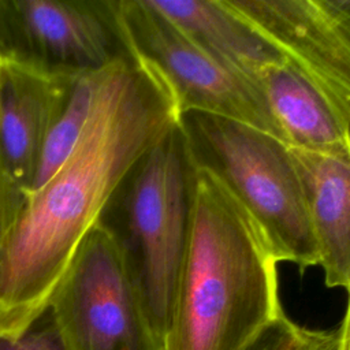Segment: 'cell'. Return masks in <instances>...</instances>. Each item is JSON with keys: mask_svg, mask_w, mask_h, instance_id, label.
Wrapping results in <instances>:
<instances>
[{"mask_svg": "<svg viewBox=\"0 0 350 350\" xmlns=\"http://www.w3.org/2000/svg\"><path fill=\"white\" fill-rule=\"evenodd\" d=\"M179 116L165 83L130 52L104 68L74 149L27 196L11 237L0 271V334L19 336L48 310L129 171Z\"/></svg>", "mask_w": 350, "mask_h": 350, "instance_id": "cell-1", "label": "cell"}, {"mask_svg": "<svg viewBox=\"0 0 350 350\" xmlns=\"http://www.w3.org/2000/svg\"><path fill=\"white\" fill-rule=\"evenodd\" d=\"M278 264L246 213L198 170L189 252L161 350H247L283 313Z\"/></svg>", "mask_w": 350, "mask_h": 350, "instance_id": "cell-2", "label": "cell"}, {"mask_svg": "<svg viewBox=\"0 0 350 350\" xmlns=\"http://www.w3.org/2000/svg\"><path fill=\"white\" fill-rule=\"evenodd\" d=\"M197 182L198 168L178 120L133 165L101 219L120 247L159 350L172 324Z\"/></svg>", "mask_w": 350, "mask_h": 350, "instance_id": "cell-3", "label": "cell"}, {"mask_svg": "<svg viewBox=\"0 0 350 350\" xmlns=\"http://www.w3.org/2000/svg\"><path fill=\"white\" fill-rule=\"evenodd\" d=\"M179 124L197 168L211 175L246 213L276 260L301 271L319 265L290 148L272 134L217 115L186 112Z\"/></svg>", "mask_w": 350, "mask_h": 350, "instance_id": "cell-4", "label": "cell"}, {"mask_svg": "<svg viewBox=\"0 0 350 350\" xmlns=\"http://www.w3.org/2000/svg\"><path fill=\"white\" fill-rule=\"evenodd\" d=\"M126 49L171 92L179 115L204 112L250 124L282 141L258 89L194 44L149 0H111Z\"/></svg>", "mask_w": 350, "mask_h": 350, "instance_id": "cell-5", "label": "cell"}, {"mask_svg": "<svg viewBox=\"0 0 350 350\" xmlns=\"http://www.w3.org/2000/svg\"><path fill=\"white\" fill-rule=\"evenodd\" d=\"M48 312L67 350H159L104 223L81 243Z\"/></svg>", "mask_w": 350, "mask_h": 350, "instance_id": "cell-6", "label": "cell"}, {"mask_svg": "<svg viewBox=\"0 0 350 350\" xmlns=\"http://www.w3.org/2000/svg\"><path fill=\"white\" fill-rule=\"evenodd\" d=\"M350 118V12L338 0H226Z\"/></svg>", "mask_w": 350, "mask_h": 350, "instance_id": "cell-7", "label": "cell"}, {"mask_svg": "<svg viewBox=\"0 0 350 350\" xmlns=\"http://www.w3.org/2000/svg\"><path fill=\"white\" fill-rule=\"evenodd\" d=\"M25 62L79 75L129 53L111 0H14Z\"/></svg>", "mask_w": 350, "mask_h": 350, "instance_id": "cell-8", "label": "cell"}, {"mask_svg": "<svg viewBox=\"0 0 350 350\" xmlns=\"http://www.w3.org/2000/svg\"><path fill=\"white\" fill-rule=\"evenodd\" d=\"M78 75L31 63L0 71V165L29 196L44 141Z\"/></svg>", "mask_w": 350, "mask_h": 350, "instance_id": "cell-9", "label": "cell"}, {"mask_svg": "<svg viewBox=\"0 0 350 350\" xmlns=\"http://www.w3.org/2000/svg\"><path fill=\"white\" fill-rule=\"evenodd\" d=\"M290 150L301 178L325 284L350 293V150Z\"/></svg>", "mask_w": 350, "mask_h": 350, "instance_id": "cell-10", "label": "cell"}, {"mask_svg": "<svg viewBox=\"0 0 350 350\" xmlns=\"http://www.w3.org/2000/svg\"><path fill=\"white\" fill-rule=\"evenodd\" d=\"M253 83L288 148L325 153L350 150V118L287 59L262 67Z\"/></svg>", "mask_w": 350, "mask_h": 350, "instance_id": "cell-11", "label": "cell"}, {"mask_svg": "<svg viewBox=\"0 0 350 350\" xmlns=\"http://www.w3.org/2000/svg\"><path fill=\"white\" fill-rule=\"evenodd\" d=\"M149 3L212 59L252 83L262 67L286 60L284 55L226 0H149Z\"/></svg>", "mask_w": 350, "mask_h": 350, "instance_id": "cell-12", "label": "cell"}, {"mask_svg": "<svg viewBox=\"0 0 350 350\" xmlns=\"http://www.w3.org/2000/svg\"><path fill=\"white\" fill-rule=\"evenodd\" d=\"M103 70L79 74L44 141L31 193L44 186L74 149L89 118Z\"/></svg>", "mask_w": 350, "mask_h": 350, "instance_id": "cell-13", "label": "cell"}, {"mask_svg": "<svg viewBox=\"0 0 350 350\" xmlns=\"http://www.w3.org/2000/svg\"><path fill=\"white\" fill-rule=\"evenodd\" d=\"M247 350H345L340 327L312 329L294 323L283 312Z\"/></svg>", "mask_w": 350, "mask_h": 350, "instance_id": "cell-14", "label": "cell"}, {"mask_svg": "<svg viewBox=\"0 0 350 350\" xmlns=\"http://www.w3.org/2000/svg\"><path fill=\"white\" fill-rule=\"evenodd\" d=\"M26 201L27 194L0 165V271Z\"/></svg>", "mask_w": 350, "mask_h": 350, "instance_id": "cell-15", "label": "cell"}, {"mask_svg": "<svg viewBox=\"0 0 350 350\" xmlns=\"http://www.w3.org/2000/svg\"><path fill=\"white\" fill-rule=\"evenodd\" d=\"M0 350H67L46 310L19 336L0 334Z\"/></svg>", "mask_w": 350, "mask_h": 350, "instance_id": "cell-16", "label": "cell"}, {"mask_svg": "<svg viewBox=\"0 0 350 350\" xmlns=\"http://www.w3.org/2000/svg\"><path fill=\"white\" fill-rule=\"evenodd\" d=\"M26 63L14 0H0V67Z\"/></svg>", "mask_w": 350, "mask_h": 350, "instance_id": "cell-17", "label": "cell"}, {"mask_svg": "<svg viewBox=\"0 0 350 350\" xmlns=\"http://www.w3.org/2000/svg\"><path fill=\"white\" fill-rule=\"evenodd\" d=\"M349 295H350V293H349ZM339 327L342 329V335H343V340H345V350H350V297H349V306H347L345 319Z\"/></svg>", "mask_w": 350, "mask_h": 350, "instance_id": "cell-18", "label": "cell"}, {"mask_svg": "<svg viewBox=\"0 0 350 350\" xmlns=\"http://www.w3.org/2000/svg\"><path fill=\"white\" fill-rule=\"evenodd\" d=\"M338 3H339L345 10H347V11L350 12V0H338Z\"/></svg>", "mask_w": 350, "mask_h": 350, "instance_id": "cell-19", "label": "cell"}, {"mask_svg": "<svg viewBox=\"0 0 350 350\" xmlns=\"http://www.w3.org/2000/svg\"><path fill=\"white\" fill-rule=\"evenodd\" d=\"M0 71H1V67H0Z\"/></svg>", "mask_w": 350, "mask_h": 350, "instance_id": "cell-20", "label": "cell"}]
</instances>
